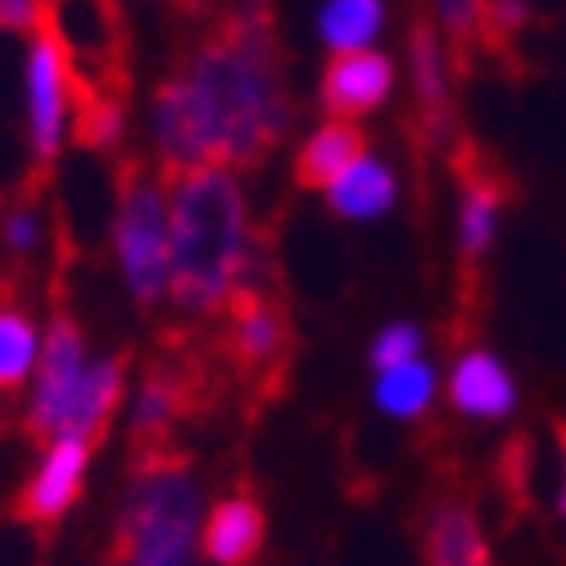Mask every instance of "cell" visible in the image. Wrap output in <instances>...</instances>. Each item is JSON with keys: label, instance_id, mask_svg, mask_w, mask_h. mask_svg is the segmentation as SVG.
<instances>
[{"label": "cell", "instance_id": "cell-1", "mask_svg": "<svg viewBox=\"0 0 566 566\" xmlns=\"http://www.w3.org/2000/svg\"><path fill=\"white\" fill-rule=\"evenodd\" d=\"M155 168H250L272 155L295 127L286 60L259 0H241L205 32L150 96Z\"/></svg>", "mask_w": 566, "mask_h": 566}, {"label": "cell", "instance_id": "cell-2", "mask_svg": "<svg viewBox=\"0 0 566 566\" xmlns=\"http://www.w3.org/2000/svg\"><path fill=\"white\" fill-rule=\"evenodd\" d=\"M241 291H263V245L235 168L168 177V304L181 322L222 317Z\"/></svg>", "mask_w": 566, "mask_h": 566}, {"label": "cell", "instance_id": "cell-3", "mask_svg": "<svg viewBox=\"0 0 566 566\" xmlns=\"http://www.w3.org/2000/svg\"><path fill=\"white\" fill-rule=\"evenodd\" d=\"M200 481L168 444L140 449L118 516L114 566H196Z\"/></svg>", "mask_w": 566, "mask_h": 566}, {"label": "cell", "instance_id": "cell-4", "mask_svg": "<svg viewBox=\"0 0 566 566\" xmlns=\"http://www.w3.org/2000/svg\"><path fill=\"white\" fill-rule=\"evenodd\" d=\"M109 254L132 304H168V172L155 164H127L109 222Z\"/></svg>", "mask_w": 566, "mask_h": 566}, {"label": "cell", "instance_id": "cell-5", "mask_svg": "<svg viewBox=\"0 0 566 566\" xmlns=\"http://www.w3.org/2000/svg\"><path fill=\"white\" fill-rule=\"evenodd\" d=\"M82 73L69 60L64 41L41 28L28 36V55H23V123H28V150L45 168L64 155L73 140V114L82 101Z\"/></svg>", "mask_w": 566, "mask_h": 566}, {"label": "cell", "instance_id": "cell-6", "mask_svg": "<svg viewBox=\"0 0 566 566\" xmlns=\"http://www.w3.org/2000/svg\"><path fill=\"white\" fill-rule=\"evenodd\" d=\"M91 363V345H86V332L60 313L51 326H45V340H41V358H36V371L28 381V403H23V421L28 431L45 444L51 440V421L60 412V403L73 395L77 376L86 371Z\"/></svg>", "mask_w": 566, "mask_h": 566}, {"label": "cell", "instance_id": "cell-7", "mask_svg": "<svg viewBox=\"0 0 566 566\" xmlns=\"http://www.w3.org/2000/svg\"><path fill=\"white\" fill-rule=\"evenodd\" d=\"M222 336H227V354L231 363L268 381V371H281L286 367V354H291V317L286 308L276 304V295L263 286V291H241L227 313H222Z\"/></svg>", "mask_w": 566, "mask_h": 566}, {"label": "cell", "instance_id": "cell-8", "mask_svg": "<svg viewBox=\"0 0 566 566\" xmlns=\"http://www.w3.org/2000/svg\"><path fill=\"white\" fill-rule=\"evenodd\" d=\"M395 82H399L395 60L381 51V45H371V51L326 55L317 96H322L326 118H349V123H358V118H367V114H376V109L390 105Z\"/></svg>", "mask_w": 566, "mask_h": 566}, {"label": "cell", "instance_id": "cell-9", "mask_svg": "<svg viewBox=\"0 0 566 566\" xmlns=\"http://www.w3.org/2000/svg\"><path fill=\"white\" fill-rule=\"evenodd\" d=\"M123 399H127V363L118 354H91L73 395L60 403V412L51 421V440L69 436V440L96 444L109 431V421L118 417Z\"/></svg>", "mask_w": 566, "mask_h": 566}, {"label": "cell", "instance_id": "cell-10", "mask_svg": "<svg viewBox=\"0 0 566 566\" xmlns=\"http://www.w3.org/2000/svg\"><path fill=\"white\" fill-rule=\"evenodd\" d=\"M91 449L86 440H45L41 449V462L28 476L23 494H19V516L32 526H51L60 516L82 499V485H86V467H91Z\"/></svg>", "mask_w": 566, "mask_h": 566}, {"label": "cell", "instance_id": "cell-11", "mask_svg": "<svg viewBox=\"0 0 566 566\" xmlns=\"http://www.w3.org/2000/svg\"><path fill=\"white\" fill-rule=\"evenodd\" d=\"M449 403L471 421H503L516 408V381L507 363L485 345L458 349L449 367Z\"/></svg>", "mask_w": 566, "mask_h": 566}, {"label": "cell", "instance_id": "cell-12", "mask_svg": "<svg viewBox=\"0 0 566 566\" xmlns=\"http://www.w3.org/2000/svg\"><path fill=\"white\" fill-rule=\"evenodd\" d=\"M399 191H403L399 168L386 155L363 150L332 181H326L322 200H326V209H332L336 218H345V222H376V218L395 213Z\"/></svg>", "mask_w": 566, "mask_h": 566}, {"label": "cell", "instance_id": "cell-13", "mask_svg": "<svg viewBox=\"0 0 566 566\" xmlns=\"http://www.w3.org/2000/svg\"><path fill=\"white\" fill-rule=\"evenodd\" d=\"M408 64H412V96H417L421 127H427V136H436V140H449V127H453V45L431 23H421L412 32V45H408Z\"/></svg>", "mask_w": 566, "mask_h": 566}, {"label": "cell", "instance_id": "cell-14", "mask_svg": "<svg viewBox=\"0 0 566 566\" xmlns=\"http://www.w3.org/2000/svg\"><path fill=\"white\" fill-rule=\"evenodd\" d=\"M503 213H507V186L503 177L485 172V168H467L462 186H458V254L467 263H481L490 259L499 231H503Z\"/></svg>", "mask_w": 566, "mask_h": 566}, {"label": "cell", "instance_id": "cell-15", "mask_svg": "<svg viewBox=\"0 0 566 566\" xmlns=\"http://www.w3.org/2000/svg\"><path fill=\"white\" fill-rule=\"evenodd\" d=\"M263 535H268V516H263L259 499L241 490V494H227L209 507L200 548L218 566H250L263 548Z\"/></svg>", "mask_w": 566, "mask_h": 566}, {"label": "cell", "instance_id": "cell-16", "mask_svg": "<svg viewBox=\"0 0 566 566\" xmlns=\"http://www.w3.org/2000/svg\"><path fill=\"white\" fill-rule=\"evenodd\" d=\"M191 408V381L172 367H155L136 381V390L127 395V421L140 449H159L168 444L172 427Z\"/></svg>", "mask_w": 566, "mask_h": 566}, {"label": "cell", "instance_id": "cell-17", "mask_svg": "<svg viewBox=\"0 0 566 566\" xmlns=\"http://www.w3.org/2000/svg\"><path fill=\"white\" fill-rule=\"evenodd\" d=\"M427 566H494L490 539L462 499H440L427 516Z\"/></svg>", "mask_w": 566, "mask_h": 566}, {"label": "cell", "instance_id": "cell-18", "mask_svg": "<svg viewBox=\"0 0 566 566\" xmlns=\"http://www.w3.org/2000/svg\"><path fill=\"white\" fill-rule=\"evenodd\" d=\"M363 150H367V136H363L358 123L322 118L313 132H304V140L295 146V181L304 186V191H326V181H332Z\"/></svg>", "mask_w": 566, "mask_h": 566}, {"label": "cell", "instance_id": "cell-19", "mask_svg": "<svg viewBox=\"0 0 566 566\" xmlns=\"http://www.w3.org/2000/svg\"><path fill=\"white\" fill-rule=\"evenodd\" d=\"M41 340H45L41 317L19 295H0V395L28 390L41 358Z\"/></svg>", "mask_w": 566, "mask_h": 566}, {"label": "cell", "instance_id": "cell-20", "mask_svg": "<svg viewBox=\"0 0 566 566\" xmlns=\"http://www.w3.org/2000/svg\"><path fill=\"white\" fill-rule=\"evenodd\" d=\"M390 6L386 0H322L317 6V41L326 55L371 51L386 36Z\"/></svg>", "mask_w": 566, "mask_h": 566}, {"label": "cell", "instance_id": "cell-21", "mask_svg": "<svg viewBox=\"0 0 566 566\" xmlns=\"http://www.w3.org/2000/svg\"><path fill=\"white\" fill-rule=\"evenodd\" d=\"M436 399H440V371L427 358L386 367V371H376V381H371V403L395 421L427 417Z\"/></svg>", "mask_w": 566, "mask_h": 566}, {"label": "cell", "instance_id": "cell-22", "mask_svg": "<svg viewBox=\"0 0 566 566\" xmlns=\"http://www.w3.org/2000/svg\"><path fill=\"white\" fill-rule=\"evenodd\" d=\"M73 140L86 150H114L127 140V96L105 82H86L73 114Z\"/></svg>", "mask_w": 566, "mask_h": 566}, {"label": "cell", "instance_id": "cell-23", "mask_svg": "<svg viewBox=\"0 0 566 566\" xmlns=\"http://www.w3.org/2000/svg\"><path fill=\"white\" fill-rule=\"evenodd\" d=\"M485 6L490 0H427L431 28L453 45V51H467V45L485 41Z\"/></svg>", "mask_w": 566, "mask_h": 566}, {"label": "cell", "instance_id": "cell-24", "mask_svg": "<svg viewBox=\"0 0 566 566\" xmlns=\"http://www.w3.org/2000/svg\"><path fill=\"white\" fill-rule=\"evenodd\" d=\"M45 245V213L32 200H14L0 209V254L6 259H36Z\"/></svg>", "mask_w": 566, "mask_h": 566}, {"label": "cell", "instance_id": "cell-25", "mask_svg": "<svg viewBox=\"0 0 566 566\" xmlns=\"http://www.w3.org/2000/svg\"><path fill=\"white\" fill-rule=\"evenodd\" d=\"M412 358H427V336H421L417 322H403V317L386 322L367 345L371 371H386V367H399V363H412Z\"/></svg>", "mask_w": 566, "mask_h": 566}, {"label": "cell", "instance_id": "cell-26", "mask_svg": "<svg viewBox=\"0 0 566 566\" xmlns=\"http://www.w3.org/2000/svg\"><path fill=\"white\" fill-rule=\"evenodd\" d=\"M51 23V0H6L0 6V28L14 36H32Z\"/></svg>", "mask_w": 566, "mask_h": 566}, {"label": "cell", "instance_id": "cell-27", "mask_svg": "<svg viewBox=\"0 0 566 566\" xmlns=\"http://www.w3.org/2000/svg\"><path fill=\"white\" fill-rule=\"evenodd\" d=\"M526 19H531L526 0H490L485 6V41H512L526 28Z\"/></svg>", "mask_w": 566, "mask_h": 566}, {"label": "cell", "instance_id": "cell-28", "mask_svg": "<svg viewBox=\"0 0 566 566\" xmlns=\"http://www.w3.org/2000/svg\"><path fill=\"white\" fill-rule=\"evenodd\" d=\"M557 449H562V490H557V512L566 516V421L557 427Z\"/></svg>", "mask_w": 566, "mask_h": 566}, {"label": "cell", "instance_id": "cell-29", "mask_svg": "<svg viewBox=\"0 0 566 566\" xmlns=\"http://www.w3.org/2000/svg\"><path fill=\"white\" fill-rule=\"evenodd\" d=\"M0 6H6V0H0Z\"/></svg>", "mask_w": 566, "mask_h": 566}]
</instances>
